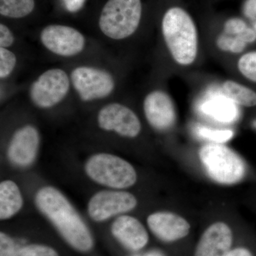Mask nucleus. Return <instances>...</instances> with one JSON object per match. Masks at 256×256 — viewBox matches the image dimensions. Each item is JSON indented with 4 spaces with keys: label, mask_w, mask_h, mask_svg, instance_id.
<instances>
[{
    "label": "nucleus",
    "mask_w": 256,
    "mask_h": 256,
    "mask_svg": "<svg viewBox=\"0 0 256 256\" xmlns=\"http://www.w3.org/2000/svg\"><path fill=\"white\" fill-rule=\"evenodd\" d=\"M36 206L58 230L69 245L82 252H89L94 240L88 228L68 200L58 190L45 186L35 197Z\"/></svg>",
    "instance_id": "f257e3e1"
},
{
    "label": "nucleus",
    "mask_w": 256,
    "mask_h": 256,
    "mask_svg": "<svg viewBox=\"0 0 256 256\" xmlns=\"http://www.w3.org/2000/svg\"><path fill=\"white\" fill-rule=\"evenodd\" d=\"M161 28L165 46L175 63L190 66L196 62L198 32L188 12L178 6L170 8L163 16Z\"/></svg>",
    "instance_id": "f03ea898"
},
{
    "label": "nucleus",
    "mask_w": 256,
    "mask_h": 256,
    "mask_svg": "<svg viewBox=\"0 0 256 256\" xmlns=\"http://www.w3.org/2000/svg\"><path fill=\"white\" fill-rule=\"evenodd\" d=\"M142 12L141 0H108L100 12L99 30L110 41L127 40L139 28Z\"/></svg>",
    "instance_id": "7ed1b4c3"
},
{
    "label": "nucleus",
    "mask_w": 256,
    "mask_h": 256,
    "mask_svg": "<svg viewBox=\"0 0 256 256\" xmlns=\"http://www.w3.org/2000/svg\"><path fill=\"white\" fill-rule=\"evenodd\" d=\"M198 156L208 176L220 184H234L246 176L245 161L235 151L222 143L204 144L198 151Z\"/></svg>",
    "instance_id": "20e7f679"
},
{
    "label": "nucleus",
    "mask_w": 256,
    "mask_h": 256,
    "mask_svg": "<svg viewBox=\"0 0 256 256\" xmlns=\"http://www.w3.org/2000/svg\"><path fill=\"white\" fill-rule=\"evenodd\" d=\"M72 90L84 102L106 100L118 87L114 74L109 69L92 64L76 66L69 72Z\"/></svg>",
    "instance_id": "39448f33"
},
{
    "label": "nucleus",
    "mask_w": 256,
    "mask_h": 256,
    "mask_svg": "<svg viewBox=\"0 0 256 256\" xmlns=\"http://www.w3.org/2000/svg\"><path fill=\"white\" fill-rule=\"evenodd\" d=\"M72 90L69 72L54 67L44 70L31 82L28 97L35 107L48 110L60 105Z\"/></svg>",
    "instance_id": "423d86ee"
},
{
    "label": "nucleus",
    "mask_w": 256,
    "mask_h": 256,
    "mask_svg": "<svg viewBox=\"0 0 256 256\" xmlns=\"http://www.w3.org/2000/svg\"><path fill=\"white\" fill-rule=\"evenodd\" d=\"M88 176L96 182L114 188H126L137 182L132 165L114 154L99 153L92 156L86 164Z\"/></svg>",
    "instance_id": "0eeeda50"
},
{
    "label": "nucleus",
    "mask_w": 256,
    "mask_h": 256,
    "mask_svg": "<svg viewBox=\"0 0 256 256\" xmlns=\"http://www.w3.org/2000/svg\"><path fill=\"white\" fill-rule=\"evenodd\" d=\"M42 46L52 54L60 58H70L84 53L87 40L84 34L72 26L50 24L40 32Z\"/></svg>",
    "instance_id": "6e6552de"
},
{
    "label": "nucleus",
    "mask_w": 256,
    "mask_h": 256,
    "mask_svg": "<svg viewBox=\"0 0 256 256\" xmlns=\"http://www.w3.org/2000/svg\"><path fill=\"white\" fill-rule=\"evenodd\" d=\"M99 128L116 133L121 137L134 138L140 134V120L128 106L118 102H109L101 108L97 114Z\"/></svg>",
    "instance_id": "1a4fd4ad"
},
{
    "label": "nucleus",
    "mask_w": 256,
    "mask_h": 256,
    "mask_svg": "<svg viewBox=\"0 0 256 256\" xmlns=\"http://www.w3.org/2000/svg\"><path fill=\"white\" fill-rule=\"evenodd\" d=\"M138 205L136 197L130 192L101 191L90 198L88 212L96 222H104L110 217L127 213Z\"/></svg>",
    "instance_id": "9d476101"
},
{
    "label": "nucleus",
    "mask_w": 256,
    "mask_h": 256,
    "mask_svg": "<svg viewBox=\"0 0 256 256\" xmlns=\"http://www.w3.org/2000/svg\"><path fill=\"white\" fill-rule=\"evenodd\" d=\"M143 111L148 124L158 132H166L174 127L176 112L169 94L161 89L146 94L143 100Z\"/></svg>",
    "instance_id": "9b49d317"
},
{
    "label": "nucleus",
    "mask_w": 256,
    "mask_h": 256,
    "mask_svg": "<svg viewBox=\"0 0 256 256\" xmlns=\"http://www.w3.org/2000/svg\"><path fill=\"white\" fill-rule=\"evenodd\" d=\"M234 230L228 224H210L200 236L193 256H226L235 246Z\"/></svg>",
    "instance_id": "f8f14e48"
},
{
    "label": "nucleus",
    "mask_w": 256,
    "mask_h": 256,
    "mask_svg": "<svg viewBox=\"0 0 256 256\" xmlns=\"http://www.w3.org/2000/svg\"><path fill=\"white\" fill-rule=\"evenodd\" d=\"M40 144L38 130L25 124L15 131L8 148V156L13 164L20 168L30 166L36 159Z\"/></svg>",
    "instance_id": "ddd939ff"
},
{
    "label": "nucleus",
    "mask_w": 256,
    "mask_h": 256,
    "mask_svg": "<svg viewBox=\"0 0 256 256\" xmlns=\"http://www.w3.org/2000/svg\"><path fill=\"white\" fill-rule=\"evenodd\" d=\"M146 224L152 233L165 244H174L186 238L192 228L186 218L170 212L152 214Z\"/></svg>",
    "instance_id": "4468645a"
},
{
    "label": "nucleus",
    "mask_w": 256,
    "mask_h": 256,
    "mask_svg": "<svg viewBox=\"0 0 256 256\" xmlns=\"http://www.w3.org/2000/svg\"><path fill=\"white\" fill-rule=\"evenodd\" d=\"M112 236L128 250L139 252L148 245L149 234L146 227L131 216H120L111 226Z\"/></svg>",
    "instance_id": "2eb2a0df"
},
{
    "label": "nucleus",
    "mask_w": 256,
    "mask_h": 256,
    "mask_svg": "<svg viewBox=\"0 0 256 256\" xmlns=\"http://www.w3.org/2000/svg\"><path fill=\"white\" fill-rule=\"evenodd\" d=\"M23 205V198L16 184L6 180L0 184V218L8 220L16 214Z\"/></svg>",
    "instance_id": "dca6fc26"
},
{
    "label": "nucleus",
    "mask_w": 256,
    "mask_h": 256,
    "mask_svg": "<svg viewBox=\"0 0 256 256\" xmlns=\"http://www.w3.org/2000/svg\"><path fill=\"white\" fill-rule=\"evenodd\" d=\"M226 96L237 105L245 108L256 107V92L240 82L226 80L222 84Z\"/></svg>",
    "instance_id": "f3484780"
},
{
    "label": "nucleus",
    "mask_w": 256,
    "mask_h": 256,
    "mask_svg": "<svg viewBox=\"0 0 256 256\" xmlns=\"http://www.w3.org/2000/svg\"><path fill=\"white\" fill-rule=\"evenodd\" d=\"M34 8V0H0V14L5 18H25L31 14Z\"/></svg>",
    "instance_id": "a211bd4d"
},
{
    "label": "nucleus",
    "mask_w": 256,
    "mask_h": 256,
    "mask_svg": "<svg viewBox=\"0 0 256 256\" xmlns=\"http://www.w3.org/2000/svg\"><path fill=\"white\" fill-rule=\"evenodd\" d=\"M237 68L244 78L256 84V50L240 56L237 62Z\"/></svg>",
    "instance_id": "6ab92c4d"
},
{
    "label": "nucleus",
    "mask_w": 256,
    "mask_h": 256,
    "mask_svg": "<svg viewBox=\"0 0 256 256\" xmlns=\"http://www.w3.org/2000/svg\"><path fill=\"white\" fill-rule=\"evenodd\" d=\"M216 46L222 52L232 54H240L246 50L248 44L240 40L238 37L228 34H220L216 38Z\"/></svg>",
    "instance_id": "aec40b11"
},
{
    "label": "nucleus",
    "mask_w": 256,
    "mask_h": 256,
    "mask_svg": "<svg viewBox=\"0 0 256 256\" xmlns=\"http://www.w3.org/2000/svg\"><path fill=\"white\" fill-rule=\"evenodd\" d=\"M18 56L10 48L0 47V79L4 80L14 73L18 65Z\"/></svg>",
    "instance_id": "412c9836"
},
{
    "label": "nucleus",
    "mask_w": 256,
    "mask_h": 256,
    "mask_svg": "<svg viewBox=\"0 0 256 256\" xmlns=\"http://www.w3.org/2000/svg\"><path fill=\"white\" fill-rule=\"evenodd\" d=\"M11 256H60L54 249L44 245L31 244L16 249Z\"/></svg>",
    "instance_id": "4be33fe9"
},
{
    "label": "nucleus",
    "mask_w": 256,
    "mask_h": 256,
    "mask_svg": "<svg viewBox=\"0 0 256 256\" xmlns=\"http://www.w3.org/2000/svg\"><path fill=\"white\" fill-rule=\"evenodd\" d=\"M198 134L210 142L222 143L233 137L234 133L228 130H212L210 128L208 129L206 128H201L198 130Z\"/></svg>",
    "instance_id": "5701e85b"
},
{
    "label": "nucleus",
    "mask_w": 256,
    "mask_h": 256,
    "mask_svg": "<svg viewBox=\"0 0 256 256\" xmlns=\"http://www.w3.org/2000/svg\"><path fill=\"white\" fill-rule=\"evenodd\" d=\"M226 256H256V239L248 237L246 242L236 245Z\"/></svg>",
    "instance_id": "b1692460"
},
{
    "label": "nucleus",
    "mask_w": 256,
    "mask_h": 256,
    "mask_svg": "<svg viewBox=\"0 0 256 256\" xmlns=\"http://www.w3.org/2000/svg\"><path fill=\"white\" fill-rule=\"evenodd\" d=\"M208 112L220 120L230 121L233 118L230 106H226L224 102L213 104L210 106Z\"/></svg>",
    "instance_id": "393cba45"
},
{
    "label": "nucleus",
    "mask_w": 256,
    "mask_h": 256,
    "mask_svg": "<svg viewBox=\"0 0 256 256\" xmlns=\"http://www.w3.org/2000/svg\"><path fill=\"white\" fill-rule=\"evenodd\" d=\"M248 26L245 22L238 18L228 20L224 24V32L228 34L237 36L245 31Z\"/></svg>",
    "instance_id": "a878e982"
},
{
    "label": "nucleus",
    "mask_w": 256,
    "mask_h": 256,
    "mask_svg": "<svg viewBox=\"0 0 256 256\" xmlns=\"http://www.w3.org/2000/svg\"><path fill=\"white\" fill-rule=\"evenodd\" d=\"M16 38L14 33L6 24H0V47L11 48L14 46Z\"/></svg>",
    "instance_id": "bb28decb"
},
{
    "label": "nucleus",
    "mask_w": 256,
    "mask_h": 256,
    "mask_svg": "<svg viewBox=\"0 0 256 256\" xmlns=\"http://www.w3.org/2000/svg\"><path fill=\"white\" fill-rule=\"evenodd\" d=\"M14 240L6 234L0 233V256H11L16 250Z\"/></svg>",
    "instance_id": "cd10ccee"
},
{
    "label": "nucleus",
    "mask_w": 256,
    "mask_h": 256,
    "mask_svg": "<svg viewBox=\"0 0 256 256\" xmlns=\"http://www.w3.org/2000/svg\"><path fill=\"white\" fill-rule=\"evenodd\" d=\"M66 8L70 11L74 12L82 8L84 0H64Z\"/></svg>",
    "instance_id": "c85d7f7f"
}]
</instances>
